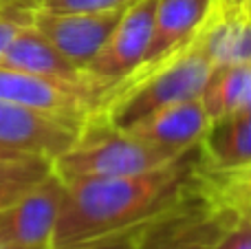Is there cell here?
I'll use <instances>...</instances> for the list:
<instances>
[{
    "mask_svg": "<svg viewBox=\"0 0 251 249\" xmlns=\"http://www.w3.org/2000/svg\"><path fill=\"white\" fill-rule=\"evenodd\" d=\"M199 166V146L183 157L132 176L64 183V203L51 249H71L128 236L172 212Z\"/></svg>",
    "mask_w": 251,
    "mask_h": 249,
    "instance_id": "cell-1",
    "label": "cell"
},
{
    "mask_svg": "<svg viewBox=\"0 0 251 249\" xmlns=\"http://www.w3.org/2000/svg\"><path fill=\"white\" fill-rule=\"evenodd\" d=\"M212 73L214 64L194 33L176 49L141 64L110 86L88 117V124L126 132L156 110L203 97Z\"/></svg>",
    "mask_w": 251,
    "mask_h": 249,
    "instance_id": "cell-2",
    "label": "cell"
},
{
    "mask_svg": "<svg viewBox=\"0 0 251 249\" xmlns=\"http://www.w3.org/2000/svg\"><path fill=\"white\" fill-rule=\"evenodd\" d=\"M183 154L152 146L130 132L88 124L82 137L53 161V172L64 183L84 179H115L156 170Z\"/></svg>",
    "mask_w": 251,
    "mask_h": 249,
    "instance_id": "cell-3",
    "label": "cell"
},
{
    "mask_svg": "<svg viewBox=\"0 0 251 249\" xmlns=\"http://www.w3.org/2000/svg\"><path fill=\"white\" fill-rule=\"evenodd\" d=\"M86 119L33 110L0 100V148L55 161L82 137Z\"/></svg>",
    "mask_w": 251,
    "mask_h": 249,
    "instance_id": "cell-4",
    "label": "cell"
},
{
    "mask_svg": "<svg viewBox=\"0 0 251 249\" xmlns=\"http://www.w3.org/2000/svg\"><path fill=\"white\" fill-rule=\"evenodd\" d=\"M106 88L101 84H73L31 75L0 64V100L33 110L86 119L100 106Z\"/></svg>",
    "mask_w": 251,
    "mask_h": 249,
    "instance_id": "cell-5",
    "label": "cell"
},
{
    "mask_svg": "<svg viewBox=\"0 0 251 249\" xmlns=\"http://www.w3.org/2000/svg\"><path fill=\"white\" fill-rule=\"evenodd\" d=\"M154 11L156 0H139L130 4L101 51L88 64L86 71L104 84L106 91L143 64L154 31Z\"/></svg>",
    "mask_w": 251,
    "mask_h": 249,
    "instance_id": "cell-6",
    "label": "cell"
},
{
    "mask_svg": "<svg viewBox=\"0 0 251 249\" xmlns=\"http://www.w3.org/2000/svg\"><path fill=\"white\" fill-rule=\"evenodd\" d=\"M66 185L55 172L0 212V245L51 249Z\"/></svg>",
    "mask_w": 251,
    "mask_h": 249,
    "instance_id": "cell-7",
    "label": "cell"
},
{
    "mask_svg": "<svg viewBox=\"0 0 251 249\" xmlns=\"http://www.w3.org/2000/svg\"><path fill=\"white\" fill-rule=\"evenodd\" d=\"M124 11L84 13V11H49L40 9L33 26L42 31L73 64L86 71L110 38Z\"/></svg>",
    "mask_w": 251,
    "mask_h": 249,
    "instance_id": "cell-8",
    "label": "cell"
},
{
    "mask_svg": "<svg viewBox=\"0 0 251 249\" xmlns=\"http://www.w3.org/2000/svg\"><path fill=\"white\" fill-rule=\"evenodd\" d=\"M238 212L209 205L207 212H187L185 216H165L159 227L139 229L134 249H214L221 236L234 225Z\"/></svg>",
    "mask_w": 251,
    "mask_h": 249,
    "instance_id": "cell-9",
    "label": "cell"
},
{
    "mask_svg": "<svg viewBox=\"0 0 251 249\" xmlns=\"http://www.w3.org/2000/svg\"><path fill=\"white\" fill-rule=\"evenodd\" d=\"M209 124L212 122L205 110L203 97H196L156 110L126 132L170 152L185 154L203 141Z\"/></svg>",
    "mask_w": 251,
    "mask_h": 249,
    "instance_id": "cell-10",
    "label": "cell"
},
{
    "mask_svg": "<svg viewBox=\"0 0 251 249\" xmlns=\"http://www.w3.org/2000/svg\"><path fill=\"white\" fill-rule=\"evenodd\" d=\"M0 64L9 69L25 71L31 75L62 79L73 84H101L93 77L88 71L79 69L77 64L69 60L42 31H38L33 25L18 31L13 42L0 57ZM104 86V84H101ZM106 88V86H104ZM106 93V91H104Z\"/></svg>",
    "mask_w": 251,
    "mask_h": 249,
    "instance_id": "cell-11",
    "label": "cell"
},
{
    "mask_svg": "<svg viewBox=\"0 0 251 249\" xmlns=\"http://www.w3.org/2000/svg\"><path fill=\"white\" fill-rule=\"evenodd\" d=\"M199 166L205 172H229L251 166V110L209 124L199 144Z\"/></svg>",
    "mask_w": 251,
    "mask_h": 249,
    "instance_id": "cell-12",
    "label": "cell"
},
{
    "mask_svg": "<svg viewBox=\"0 0 251 249\" xmlns=\"http://www.w3.org/2000/svg\"><path fill=\"white\" fill-rule=\"evenodd\" d=\"M214 69L251 64V18L209 7L207 18L196 29Z\"/></svg>",
    "mask_w": 251,
    "mask_h": 249,
    "instance_id": "cell-13",
    "label": "cell"
},
{
    "mask_svg": "<svg viewBox=\"0 0 251 249\" xmlns=\"http://www.w3.org/2000/svg\"><path fill=\"white\" fill-rule=\"evenodd\" d=\"M209 7L212 0H156L154 31L143 64L190 40L207 18Z\"/></svg>",
    "mask_w": 251,
    "mask_h": 249,
    "instance_id": "cell-14",
    "label": "cell"
},
{
    "mask_svg": "<svg viewBox=\"0 0 251 249\" xmlns=\"http://www.w3.org/2000/svg\"><path fill=\"white\" fill-rule=\"evenodd\" d=\"M203 104L209 122L251 110V64L214 69L203 91Z\"/></svg>",
    "mask_w": 251,
    "mask_h": 249,
    "instance_id": "cell-15",
    "label": "cell"
},
{
    "mask_svg": "<svg viewBox=\"0 0 251 249\" xmlns=\"http://www.w3.org/2000/svg\"><path fill=\"white\" fill-rule=\"evenodd\" d=\"M53 172V161L38 154H20L0 161V212L22 199Z\"/></svg>",
    "mask_w": 251,
    "mask_h": 249,
    "instance_id": "cell-16",
    "label": "cell"
},
{
    "mask_svg": "<svg viewBox=\"0 0 251 249\" xmlns=\"http://www.w3.org/2000/svg\"><path fill=\"white\" fill-rule=\"evenodd\" d=\"M42 9V0H0V57L13 42L18 31L31 26Z\"/></svg>",
    "mask_w": 251,
    "mask_h": 249,
    "instance_id": "cell-17",
    "label": "cell"
},
{
    "mask_svg": "<svg viewBox=\"0 0 251 249\" xmlns=\"http://www.w3.org/2000/svg\"><path fill=\"white\" fill-rule=\"evenodd\" d=\"M139 0H42V9L49 11H84V13H104V11H126L130 4Z\"/></svg>",
    "mask_w": 251,
    "mask_h": 249,
    "instance_id": "cell-18",
    "label": "cell"
},
{
    "mask_svg": "<svg viewBox=\"0 0 251 249\" xmlns=\"http://www.w3.org/2000/svg\"><path fill=\"white\" fill-rule=\"evenodd\" d=\"M214 249H251V216L238 214L234 225L223 234Z\"/></svg>",
    "mask_w": 251,
    "mask_h": 249,
    "instance_id": "cell-19",
    "label": "cell"
},
{
    "mask_svg": "<svg viewBox=\"0 0 251 249\" xmlns=\"http://www.w3.org/2000/svg\"><path fill=\"white\" fill-rule=\"evenodd\" d=\"M134 238L137 234H128V236L110 238V241L93 243V245H82V247H71V249H134Z\"/></svg>",
    "mask_w": 251,
    "mask_h": 249,
    "instance_id": "cell-20",
    "label": "cell"
},
{
    "mask_svg": "<svg viewBox=\"0 0 251 249\" xmlns=\"http://www.w3.org/2000/svg\"><path fill=\"white\" fill-rule=\"evenodd\" d=\"M212 7L227 13H245L251 18V0H212Z\"/></svg>",
    "mask_w": 251,
    "mask_h": 249,
    "instance_id": "cell-21",
    "label": "cell"
},
{
    "mask_svg": "<svg viewBox=\"0 0 251 249\" xmlns=\"http://www.w3.org/2000/svg\"><path fill=\"white\" fill-rule=\"evenodd\" d=\"M22 152H16V150H7V148H0V161L4 159H11V157H20Z\"/></svg>",
    "mask_w": 251,
    "mask_h": 249,
    "instance_id": "cell-22",
    "label": "cell"
},
{
    "mask_svg": "<svg viewBox=\"0 0 251 249\" xmlns=\"http://www.w3.org/2000/svg\"><path fill=\"white\" fill-rule=\"evenodd\" d=\"M0 249H47V247H25V245H0Z\"/></svg>",
    "mask_w": 251,
    "mask_h": 249,
    "instance_id": "cell-23",
    "label": "cell"
},
{
    "mask_svg": "<svg viewBox=\"0 0 251 249\" xmlns=\"http://www.w3.org/2000/svg\"><path fill=\"white\" fill-rule=\"evenodd\" d=\"M238 214H247V216H251V207H247V210H240Z\"/></svg>",
    "mask_w": 251,
    "mask_h": 249,
    "instance_id": "cell-24",
    "label": "cell"
}]
</instances>
